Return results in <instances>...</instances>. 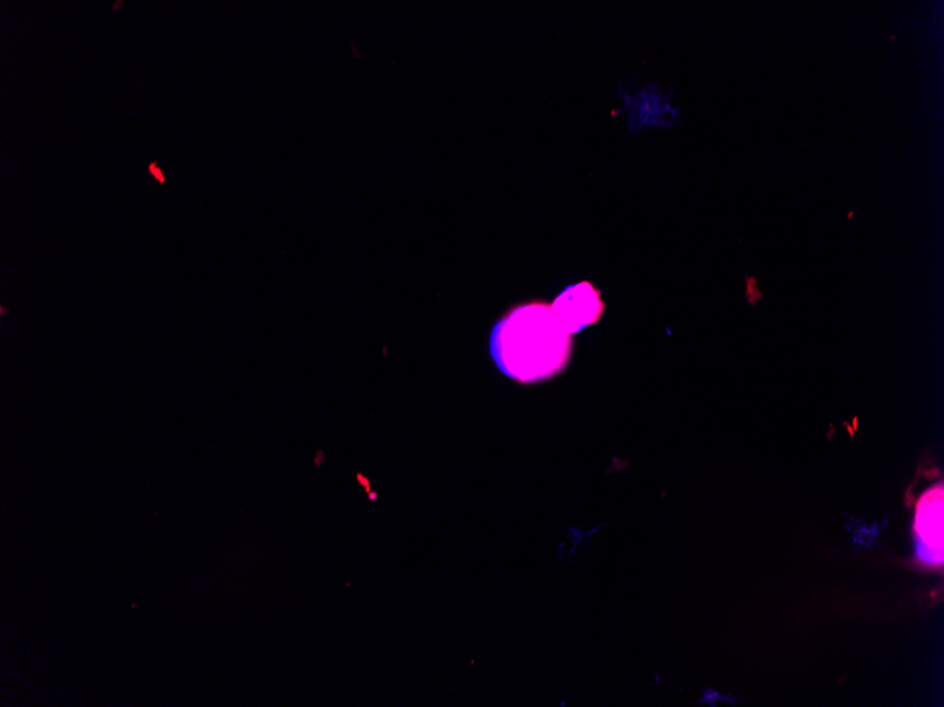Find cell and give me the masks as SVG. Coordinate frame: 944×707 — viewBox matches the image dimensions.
I'll use <instances>...</instances> for the list:
<instances>
[{
  "instance_id": "cell-1",
  "label": "cell",
  "mask_w": 944,
  "mask_h": 707,
  "mask_svg": "<svg viewBox=\"0 0 944 707\" xmlns=\"http://www.w3.org/2000/svg\"><path fill=\"white\" fill-rule=\"evenodd\" d=\"M574 340L543 300L509 306L495 322L490 354L496 368L519 384L548 382L562 374L573 358Z\"/></svg>"
},
{
  "instance_id": "cell-2",
  "label": "cell",
  "mask_w": 944,
  "mask_h": 707,
  "mask_svg": "<svg viewBox=\"0 0 944 707\" xmlns=\"http://www.w3.org/2000/svg\"><path fill=\"white\" fill-rule=\"evenodd\" d=\"M552 309L561 318L564 329L576 335L601 321L606 304L601 291L592 282L582 281L564 289L553 301Z\"/></svg>"
},
{
  "instance_id": "cell-3",
  "label": "cell",
  "mask_w": 944,
  "mask_h": 707,
  "mask_svg": "<svg viewBox=\"0 0 944 707\" xmlns=\"http://www.w3.org/2000/svg\"><path fill=\"white\" fill-rule=\"evenodd\" d=\"M943 485L934 486L922 495L914 517V534L928 547L943 553Z\"/></svg>"
},
{
  "instance_id": "cell-4",
  "label": "cell",
  "mask_w": 944,
  "mask_h": 707,
  "mask_svg": "<svg viewBox=\"0 0 944 707\" xmlns=\"http://www.w3.org/2000/svg\"><path fill=\"white\" fill-rule=\"evenodd\" d=\"M917 557L928 565H941L943 563V553H939V550L928 547V545L924 544L923 541L919 540L918 536Z\"/></svg>"
},
{
  "instance_id": "cell-5",
  "label": "cell",
  "mask_w": 944,
  "mask_h": 707,
  "mask_svg": "<svg viewBox=\"0 0 944 707\" xmlns=\"http://www.w3.org/2000/svg\"><path fill=\"white\" fill-rule=\"evenodd\" d=\"M149 173L152 174V177L158 179V182L160 184L165 183L163 172H162V170H160V167H159L158 163H156V161H153V163L149 165Z\"/></svg>"
}]
</instances>
